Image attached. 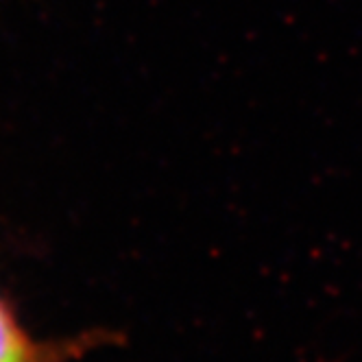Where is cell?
<instances>
[{
	"instance_id": "cell-1",
	"label": "cell",
	"mask_w": 362,
	"mask_h": 362,
	"mask_svg": "<svg viewBox=\"0 0 362 362\" xmlns=\"http://www.w3.org/2000/svg\"><path fill=\"white\" fill-rule=\"evenodd\" d=\"M124 343L120 329L92 325L62 336H37L0 288V362H81Z\"/></svg>"
}]
</instances>
